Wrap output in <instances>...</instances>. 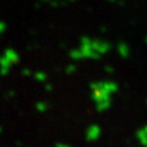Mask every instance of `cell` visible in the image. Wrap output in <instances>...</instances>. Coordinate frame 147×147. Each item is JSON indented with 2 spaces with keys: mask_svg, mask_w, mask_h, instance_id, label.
<instances>
[{
  "mask_svg": "<svg viewBox=\"0 0 147 147\" xmlns=\"http://www.w3.org/2000/svg\"><path fill=\"white\" fill-rule=\"evenodd\" d=\"M42 1H50V0H42Z\"/></svg>",
  "mask_w": 147,
  "mask_h": 147,
  "instance_id": "cell-8",
  "label": "cell"
},
{
  "mask_svg": "<svg viewBox=\"0 0 147 147\" xmlns=\"http://www.w3.org/2000/svg\"><path fill=\"white\" fill-rule=\"evenodd\" d=\"M69 1H72V0H69Z\"/></svg>",
  "mask_w": 147,
  "mask_h": 147,
  "instance_id": "cell-9",
  "label": "cell"
},
{
  "mask_svg": "<svg viewBox=\"0 0 147 147\" xmlns=\"http://www.w3.org/2000/svg\"><path fill=\"white\" fill-rule=\"evenodd\" d=\"M12 64L13 63L8 58H6L5 56L0 57V74H1V76H6L7 73L9 72V69H11Z\"/></svg>",
  "mask_w": 147,
  "mask_h": 147,
  "instance_id": "cell-1",
  "label": "cell"
},
{
  "mask_svg": "<svg viewBox=\"0 0 147 147\" xmlns=\"http://www.w3.org/2000/svg\"><path fill=\"white\" fill-rule=\"evenodd\" d=\"M22 73H23V76H30L31 71H30L29 68H23V69H22Z\"/></svg>",
  "mask_w": 147,
  "mask_h": 147,
  "instance_id": "cell-7",
  "label": "cell"
},
{
  "mask_svg": "<svg viewBox=\"0 0 147 147\" xmlns=\"http://www.w3.org/2000/svg\"><path fill=\"white\" fill-rule=\"evenodd\" d=\"M76 69H77V67H76V65H73V64H69V65L65 68L66 73H68V74H71V73H74Z\"/></svg>",
  "mask_w": 147,
  "mask_h": 147,
  "instance_id": "cell-5",
  "label": "cell"
},
{
  "mask_svg": "<svg viewBox=\"0 0 147 147\" xmlns=\"http://www.w3.org/2000/svg\"><path fill=\"white\" fill-rule=\"evenodd\" d=\"M69 56H71V58L76 59V60H79V59L84 58V57H82V53H81L80 50H72V51L69 52Z\"/></svg>",
  "mask_w": 147,
  "mask_h": 147,
  "instance_id": "cell-3",
  "label": "cell"
},
{
  "mask_svg": "<svg viewBox=\"0 0 147 147\" xmlns=\"http://www.w3.org/2000/svg\"><path fill=\"white\" fill-rule=\"evenodd\" d=\"M4 56H5L6 58H8L13 64L19 63V60H20V56H19V53H18L14 49H12V48H7V49L5 50Z\"/></svg>",
  "mask_w": 147,
  "mask_h": 147,
  "instance_id": "cell-2",
  "label": "cell"
},
{
  "mask_svg": "<svg viewBox=\"0 0 147 147\" xmlns=\"http://www.w3.org/2000/svg\"><path fill=\"white\" fill-rule=\"evenodd\" d=\"M35 78L37 80H40V81H45L48 77H47V73H44V72H36Z\"/></svg>",
  "mask_w": 147,
  "mask_h": 147,
  "instance_id": "cell-4",
  "label": "cell"
},
{
  "mask_svg": "<svg viewBox=\"0 0 147 147\" xmlns=\"http://www.w3.org/2000/svg\"><path fill=\"white\" fill-rule=\"evenodd\" d=\"M6 23L4 22V21H0V35L1 34H4L5 32V30H6Z\"/></svg>",
  "mask_w": 147,
  "mask_h": 147,
  "instance_id": "cell-6",
  "label": "cell"
}]
</instances>
